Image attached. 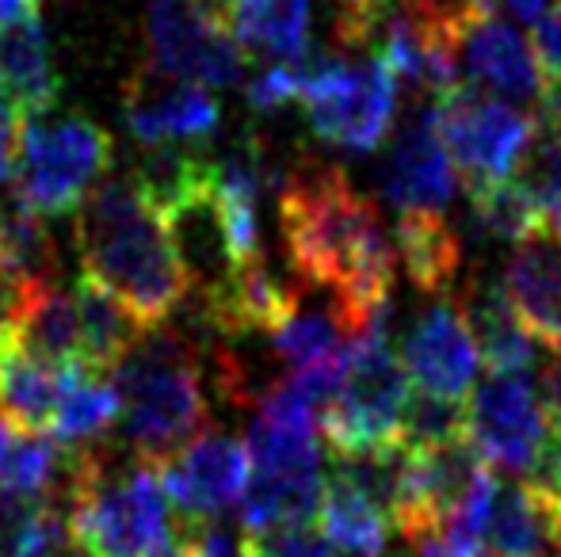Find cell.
<instances>
[{"instance_id":"1","label":"cell","mask_w":561,"mask_h":557,"mask_svg":"<svg viewBox=\"0 0 561 557\" xmlns=\"http://www.w3.org/2000/svg\"><path fill=\"white\" fill-rule=\"evenodd\" d=\"M279 225L295 276L333 294L344 333L386 325L398 253L375 202L344 172L298 161L279 187Z\"/></svg>"},{"instance_id":"2","label":"cell","mask_w":561,"mask_h":557,"mask_svg":"<svg viewBox=\"0 0 561 557\" xmlns=\"http://www.w3.org/2000/svg\"><path fill=\"white\" fill-rule=\"evenodd\" d=\"M73 245L81 276L104 287L146 333H157L192 290V271L169 218L134 176L107 179L89 195L77 210Z\"/></svg>"},{"instance_id":"3","label":"cell","mask_w":561,"mask_h":557,"mask_svg":"<svg viewBox=\"0 0 561 557\" xmlns=\"http://www.w3.org/2000/svg\"><path fill=\"white\" fill-rule=\"evenodd\" d=\"M172 500L153 462L112 466L73 446L66 538L81 557H176Z\"/></svg>"},{"instance_id":"4","label":"cell","mask_w":561,"mask_h":557,"mask_svg":"<svg viewBox=\"0 0 561 557\" xmlns=\"http://www.w3.org/2000/svg\"><path fill=\"white\" fill-rule=\"evenodd\" d=\"M123 428L141 462H164L207 431L210 402L192 344L149 333L115 371Z\"/></svg>"},{"instance_id":"5","label":"cell","mask_w":561,"mask_h":557,"mask_svg":"<svg viewBox=\"0 0 561 557\" xmlns=\"http://www.w3.org/2000/svg\"><path fill=\"white\" fill-rule=\"evenodd\" d=\"M115 141L81 112L23 119L12 187L35 214H77L112 172Z\"/></svg>"},{"instance_id":"6","label":"cell","mask_w":561,"mask_h":557,"mask_svg":"<svg viewBox=\"0 0 561 557\" xmlns=\"http://www.w3.org/2000/svg\"><path fill=\"white\" fill-rule=\"evenodd\" d=\"M409 394L413 386L401 356L386 340V325L355 336L347 344L336 397L318 417L321 439L333 459H355L401 443V413Z\"/></svg>"},{"instance_id":"7","label":"cell","mask_w":561,"mask_h":557,"mask_svg":"<svg viewBox=\"0 0 561 557\" xmlns=\"http://www.w3.org/2000/svg\"><path fill=\"white\" fill-rule=\"evenodd\" d=\"M298 66V104L313 135L347 153H370L386 141L398 112V81L386 61H344L336 54H302Z\"/></svg>"},{"instance_id":"8","label":"cell","mask_w":561,"mask_h":557,"mask_svg":"<svg viewBox=\"0 0 561 557\" xmlns=\"http://www.w3.org/2000/svg\"><path fill=\"white\" fill-rule=\"evenodd\" d=\"M432 123L470 192L516 176L539 130L535 115L516 112L504 100L481 96L478 89H466V84L432 104Z\"/></svg>"},{"instance_id":"9","label":"cell","mask_w":561,"mask_h":557,"mask_svg":"<svg viewBox=\"0 0 561 557\" xmlns=\"http://www.w3.org/2000/svg\"><path fill=\"white\" fill-rule=\"evenodd\" d=\"M466 439L489 469L524 474L535 481L554 446L539 394L524 379L478 382L466 397Z\"/></svg>"},{"instance_id":"10","label":"cell","mask_w":561,"mask_h":557,"mask_svg":"<svg viewBox=\"0 0 561 557\" xmlns=\"http://www.w3.org/2000/svg\"><path fill=\"white\" fill-rule=\"evenodd\" d=\"M146 27L153 66L176 81L199 84L207 92L229 89L249 66V50L195 0H153Z\"/></svg>"},{"instance_id":"11","label":"cell","mask_w":561,"mask_h":557,"mask_svg":"<svg viewBox=\"0 0 561 557\" xmlns=\"http://www.w3.org/2000/svg\"><path fill=\"white\" fill-rule=\"evenodd\" d=\"M123 123L141 149H203L218 135L222 107L199 84L149 66L134 69L123 92Z\"/></svg>"},{"instance_id":"12","label":"cell","mask_w":561,"mask_h":557,"mask_svg":"<svg viewBox=\"0 0 561 557\" xmlns=\"http://www.w3.org/2000/svg\"><path fill=\"white\" fill-rule=\"evenodd\" d=\"M157 469H161V485L180 520H218L241 504L252 477L244 439L210 428L164 462H157Z\"/></svg>"},{"instance_id":"13","label":"cell","mask_w":561,"mask_h":557,"mask_svg":"<svg viewBox=\"0 0 561 557\" xmlns=\"http://www.w3.org/2000/svg\"><path fill=\"white\" fill-rule=\"evenodd\" d=\"M458 77L466 89L493 92L512 104H535L547 100V81H542L535 46L516 31L508 20H501L489 8H473L462 20L455 38Z\"/></svg>"},{"instance_id":"14","label":"cell","mask_w":561,"mask_h":557,"mask_svg":"<svg viewBox=\"0 0 561 557\" xmlns=\"http://www.w3.org/2000/svg\"><path fill=\"white\" fill-rule=\"evenodd\" d=\"M378 187H382L386 202L398 210V218L447 214L458 187V172L436 135L432 104L421 107L398 130L382 169H378Z\"/></svg>"},{"instance_id":"15","label":"cell","mask_w":561,"mask_h":557,"mask_svg":"<svg viewBox=\"0 0 561 557\" xmlns=\"http://www.w3.org/2000/svg\"><path fill=\"white\" fill-rule=\"evenodd\" d=\"M478 344L462 310L439 302L409 325L401 340V363L416 390L450 402H466L478 379Z\"/></svg>"},{"instance_id":"16","label":"cell","mask_w":561,"mask_h":557,"mask_svg":"<svg viewBox=\"0 0 561 557\" xmlns=\"http://www.w3.org/2000/svg\"><path fill=\"white\" fill-rule=\"evenodd\" d=\"M504 290L516 305L519 321L542 348L561 356V237L554 230H539L519 241L504 264Z\"/></svg>"},{"instance_id":"17","label":"cell","mask_w":561,"mask_h":557,"mask_svg":"<svg viewBox=\"0 0 561 557\" xmlns=\"http://www.w3.org/2000/svg\"><path fill=\"white\" fill-rule=\"evenodd\" d=\"M462 317L478 356L496 379H524L535 367V340L519 321L501 276H473L462 290Z\"/></svg>"},{"instance_id":"18","label":"cell","mask_w":561,"mask_h":557,"mask_svg":"<svg viewBox=\"0 0 561 557\" xmlns=\"http://www.w3.org/2000/svg\"><path fill=\"white\" fill-rule=\"evenodd\" d=\"M73 367L38 356L15 328L0 333V413L23 431H50Z\"/></svg>"},{"instance_id":"19","label":"cell","mask_w":561,"mask_h":557,"mask_svg":"<svg viewBox=\"0 0 561 557\" xmlns=\"http://www.w3.org/2000/svg\"><path fill=\"white\" fill-rule=\"evenodd\" d=\"M558 500L535 485H496L485 531H481V557H542L554 546Z\"/></svg>"},{"instance_id":"20","label":"cell","mask_w":561,"mask_h":557,"mask_svg":"<svg viewBox=\"0 0 561 557\" xmlns=\"http://www.w3.org/2000/svg\"><path fill=\"white\" fill-rule=\"evenodd\" d=\"M0 89L12 96L23 119L50 115L58 104V73L50 61V43L38 20L0 31Z\"/></svg>"},{"instance_id":"21","label":"cell","mask_w":561,"mask_h":557,"mask_svg":"<svg viewBox=\"0 0 561 557\" xmlns=\"http://www.w3.org/2000/svg\"><path fill=\"white\" fill-rule=\"evenodd\" d=\"M318 531L344 557H382L386 546H390L393 523L352 481H344L340 474H329L325 497H321L318 508Z\"/></svg>"},{"instance_id":"22","label":"cell","mask_w":561,"mask_h":557,"mask_svg":"<svg viewBox=\"0 0 561 557\" xmlns=\"http://www.w3.org/2000/svg\"><path fill=\"white\" fill-rule=\"evenodd\" d=\"M226 31L244 50L298 61L310 54V0H233Z\"/></svg>"},{"instance_id":"23","label":"cell","mask_w":561,"mask_h":557,"mask_svg":"<svg viewBox=\"0 0 561 557\" xmlns=\"http://www.w3.org/2000/svg\"><path fill=\"white\" fill-rule=\"evenodd\" d=\"M393 248L405 264V276L428 294H447L462 276V241L447 214L398 218Z\"/></svg>"},{"instance_id":"24","label":"cell","mask_w":561,"mask_h":557,"mask_svg":"<svg viewBox=\"0 0 561 557\" xmlns=\"http://www.w3.org/2000/svg\"><path fill=\"white\" fill-rule=\"evenodd\" d=\"M15 333L61 367H84L81 359V313L73 290H61L54 279H38L27 290V302L15 321Z\"/></svg>"},{"instance_id":"25","label":"cell","mask_w":561,"mask_h":557,"mask_svg":"<svg viewBox=\"0 0 561 557\" xmlns=\"http://www.w3.org/2000/svg\"><path fill=\"white\" fill-rule=\"evenodd\" d=\"M118 420H123V394H118L115 379L89 371V367H73L46 436L58 439L61 446H81L112 431Z\"/></svg>"},{"instance_id":"26","label":"cell","mask_w":561,"mask_h":557,"mask_svg":"<svg viewBox=\"0 0 561 557\" xmlns=\"http://www.w3.org/2000/svg\"><path fill=\"white\" fill-rule=\"evenodd\" d=\"M0 260L23 279H54V245L43 225V214L15 195L12 179L0 184Z\"/></svg>"},{"instance_id":"27","label":"cell","mask_w":561,"mask_h":557,"mask_svg":"<svg viewBox=\"0 0 561 557\" xmlns=\"http://www.w3.org/2000/svg\"><path fill=\"white\" fill-rule=\"evenodd\" d=\"M470 225L481 237L519 245V241L547 230V218L539 214V207H535V199L524 192V184L512 176V179H501V184L481 187V192H470Z\"/></svg>"},{"instance_id":"28","label":"cell","mask_w":561,"mask_h":557,"mask_svg":"<svg viewBox=\"0 0 561 557\" xmlns=\"http://www.w3.org/2000/svg\"><path fill=\"white\" fill-rule=\"evenodd\" d=\"M539 130L527 149L524 164L516 169V179L535 199L547 225L561 222V115H535Z\"/></svg>"},{"instance_id":"29","label":"cell","mask_w":561,"mask_h":557,"mask_svg":"<svg viewBox=\"0 0 561 557\" xmlns=\"http://www.w3.org/2000/svg\"><path fill=\"white\" fill-rule=\"evenodd\" d=\"M344 325L336 313H295L275 336H267L275 356L290 367V371H306V367L333 363L344 356Z\"/></svg>"},{"instance_id":"30","label":"cell","mask_w":561,"mask_h":557,"mask_svg":"<svg viewBox=\"0 0 561 557\" xmlns=\"http://www.w3.org/2000/svg\"><path fill=\"white\" fill-rule=\"evenodd\" d=\"M398 439L409 451H436V446L458 443V439H466V402L413 390L405 413H401Z\"/></svg>"},{"instance_id":"31","label":"cell","mask_w":561,"mask_h":557,"mask_svg":"<svg viewBox=\"0 0 561 557\" xmlns=\"http://www.w3.org/2000/svg\"><path fill=\"white\" fill-rule=\"evenodd\" d=\"M244 96L256 112H279L287 104H298V66L295 61H275V66L260 69L244 89Z\"/></svg>"},{"instance_id":"32","label":"cell","mask_w":561,"mask_h":557,"mask_svg":"<svg viewBox=\"0 0 561 557\" xmlns=\"http://www.w3.org/2000/svg\"><path fill=\"white\" fill-rule=\"evenodd\" d=\"M405 543H409V557H481L478 546L450 535L447 527L416 531V535H409Z\"/></svg>"},{"instance_id":"33","label":"cell","mask_w":561,"mask_h":557,"mask_svg":"<svg viewBox=\"0 0 561 557\" xmlns=\"http://www.w3.org/2000/svg\"><path fill=\"white\" fill-rule=\"evenodd\" d=\"M23 130V115L20 107L12 104L4 89H0V184L12 179V164H15V141H20Z\"/></svg>"},{"instance_id":"34","label":"cell","mask_w":561,"mask_h":557,"mask_svg":"<svg viewBox=\"0 0 561 557\" xmlns=\"http://www.w3.org/2000/svg\"><path fill=\"white\" fill-rule=\"evenodd\" d=\"M35 282L15 276V271L0 260V333L15 328V321H20V313H23V302H27V290L35 287Z\"/></svg>"},{"instance_id":"35","label":"cell","mask_w":561,"mask_h":557,"mask_svg":"<svg viewBox=\"0 0 561 557\" xmlns=\"http://www.w3.org/2000/svg\"><path fill=\"white\" fill-rule=\"evenodd\" d=\"M539 405H542V417H547L550 431L554 439H561V363L547 367L539 374Z\"/></svg>"},{"instance_id":"36","label":"cell","mask_w":561,"mask_h":557,"mask_svg":"<svg viewBox=\"0 0 561 557\" xmlns=\"http://www.w3.org/2000/svg\"><path fill=\"white\" fill-rule=\"evenodd\" d=\"M15 557H58V512L38 527V535L31 538V543L23 546Z\"/></svg>"},{"instance_id":"37","label":"cell","mask_w":561,"mask_h":557,"mask_svg":"<svg viewBox=\"0 0 561 557\" xmlns=\"http://www.w3.org/2000/svg\"><path fill=\"white\" fill-rule=\"evenodd\" d=\"M38 20V0H0V31Z\"/></svg>"},{"instance_id":"38","label":"cell","mask_w":561,"mask_h":557,"mask_svg":"<svg viewBox=\"0 0 561 557\" xmlns=\"http://www.w3.org/2000/svg\"><path fill=\"white\" fill-rule=\"evenodd\" d=\"M473 4L489 8V12H493V8H504V12L516 15V20H539L547 0H473Z\"/></svg>"},{"instance_id":"39","label":"cell","mask_w":561,"mask_h":557,"mask_svg":"<svg viewBox=\"0 0 561 557\" xmlns=\"http://www.w3.org/2000/svg\"><path fill=\"white\" fill-rule=\"evenodd\" d=\"M15 436H20V428H15L12 420L0 413V485H4V469H8V454H12V443Z\"/></svg>"},{"instance_id":"40","label":"cell","mask_w":561,"mask_h":557,"mask_svg":"<svg viewBox=\"0 0 561 557\" xmlns=\"http://www.w3.org/2000/svg\"><path fill=\"white\" fill-rule=\"evenodd\" d=\"M195 4H199L203 12L215 15V20H222V23H226V12L233 8V0H195Z\"/></svg>"},{"instance_id":"41","label":"cell","mask_w":561,"mask_h":557,"mask_svg":"<svg viewBox=\"0 0 561 557\" xmlns=\"http://www.w3.org/2000/svg\"><path fill=\"white\" fill-rule=\"evenodd\" d=\"M554 500H558V508H561V485H558V489H554Z\"/></svg>"},{"instance_id":"42","label":"cell","mask_w":561,"mask_h":557,"mask_svg":"<svg viewBox=\"0 0 561 557\" xmlns=\"http://www.w3.org/2000/svg\"><path fill=\"white\" fill-rule=\"evenodd\" d=\"M550 230H554V233H558V237H561V222H558V225H550Z\"/></svg>"}]
</instances>
